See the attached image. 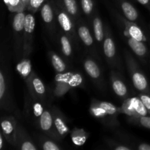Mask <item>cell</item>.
<instances>
[{
    "label": "cell",
    "instance_id": "obj_29",
    "mask_svg": "<svg viewBox=\"0 0 150 150\" xmlns=\"http://www.w3.org/2000/svg\"><path fill=\"white\" fill-rule=\"evenodd\" d=\"M105 143L108 145L110 149H113L115 150H132L134 149L133 146H130L127 145L126 144L121 143L116 140L113 139H105Z\"/></svg>",
    "mask_w": 150,
    "mask_h": 150
},
{
    "label": "cell",
    "instance_id": "obj_4",
    "mask_svg": "<svg viewBox=\"0 0 150 150\" xmlns=\"http://www.w3.org/2000/svg\"><path fill=\"white\" fill-rule=\"evenodd\" d=\"M35 16L32 13L26 15L23 29V57H28L32 53L33 48L34 32L35 29Z\"/></svg>",
    "mask_w": 150,
    "mask_h": 150
},
{
    "label": "cell",
    "instance_id": "obj_39",
    "mask_svg": "<svg viewBox=\"0 0 150 150\" xmlns=\"http://www.w3.org/2000/svg\"><path fill=\"white\" fill-rule=\"evenodd\" d=\"M23 2V4H24V5L26 6V7L27 8V5H28V3H29V0H22Z\"/></svg>",
    "mask_w": 150,
    "mask_h": 150
},
{
    "label": "cell",
    "instance_id": "obj_25",
    "mask_svg": "<svg viewBox=\"0 0 150 150\" xmlns=\"http://www.w3.org/2000/svg\"><path fill=\"white\" fill-rule=\"evenodd\" d=\"M49 57L52 66L54 67V70L57 71V73H63L65 71L67 66H66L65 62L59 56L57 55L56 53L53 52V51H50Z\"/></svg>",
    "mask_w": 150,
    "mask_h": 150
},
{
    "label": "cell",
    "instance_id": "obj_30",
    "mask_svg": "<svg viewBox=\"0 0 150 150\" xmlns=\"http://www.w3.org/2000/svg\"><path fill=\"white\" fill-rule=\"evenodd\" d=\"M80 4L83 13L87 17H90L95 8L94 0H80Z\"/></svg>",
    "mask_w": 150,
    "mask_h": 150
},
{
    "label": "cell",
    "instance_id": "obj_17",
    "mask_svg": "<svg viewBox=\"0 0 150 150\" xmlns=\"http://www.w3.org/2000/svg\"><path fill=\"white\" fill-rule=\"evenodd\" d=\"M77 33L79 39L82 41L85 46L88 47V48H91V47L93 46L94 40L90 30L87 27V26L81 21L77 22Z\"/></svg>",
    "mask_w": 150,
    "mask_h": 150
},
{
    "label": "cell",
    "instance_id": "obj_2",
    "mask_svg": "<svg viewBox=\"0 0 150 150\" xmlns=\"http://www.w3.org/2000/svg\"><path fill=\"white\" fill-rule=\"evenodd\" d=\"M125 59L130 74L133 84L137 90L141 92H146L149 89V84L146 78L139 68L137 62L132 54L127 50L125 51Z\"/></svg>",
    "mask_w": 150,
    "mask_h": 150
},
{
    "label": "cell",
    "instance_id": "obj_15",
    "mask_svg": "<svg viewBox=\"0 0 150 150\" xmlns=\"http://www.w3.org/2000/svg\"><path fill=\"white\" fill-rule=\"evenodd\" d=\"M51 113H52L53 119H54V125L57 132L62 139L65 137L70 132V130L66 122L64 115H63L62 113L56 107H53L51 109Z\"/></svg>",
    "mask_w": 150,
    "mask_h": 150
},
{
    "label": "cell",
    "instance_id": "obj_22",
    "mask_svg": "<svg viewBox=\"0 0 150 150\" xmlns=\"http://www.w3.org/2000/svg\"><path fill=\"white\" fill-rule=\"evenodd\" d=\"M59 42L63 55L67 58H70L73 54L72 40L62 31L59 33Z\"/></svg>",
    "mask_w": 150,
    "mask_h": 150
},
{
    "label": "cell",
    "instance_id": "obj_36",
    "mask_svg": "<svg viewBox=\"0 0 150 150\" xmlns=\"http://www.w3.org/2000/svg\"><path fill=\"white\" fill-rule=\"evenodd\" d=\"M136 149L139 150H150V145L146 143H140L136 144Z\"/></svg>",
    "mask_w": 150,
    "mask_h": 150
},
{
    "label": "cell",
    "instance_id": "obj_23",
    "mask_svg": "<svg viewBox=\"0 0 150 150\" xmlns=\"http://www.w3.org/2000/svg\"><path fill=\"white\" fill-rule=\"evenodd\" d=\"M97 103L98 105L108 114V115L113 119L114 120L117 122V117L120 114H121V111H120V107L118 108L114 104L111 103L106 102V101H101L96 100Z\"/></svg>",
    "mask_w": 150,
    "mask_h": 150
},
{
    "label": "cell",
    "instance_id": "obj_27",
    "mask_svg": "<svg viewBox=\"0 0 150 150\" xmlns=\"http://www.w3.org/2000/svg\"><path fill=\"white\" fill-rule=\"evenodd\" d=\"M4 2L8 10L13 13L23 12L26 10V6L22 0H4Z\"/></svg>",
    "mask_w": 150,
    "mask_h": 150
},
{
    "label": "cell",
    "instance_id": "obj_11",
    "mask_svg": "<svg viewBox=\"0 0 150 150\" xmlns=\"http://www.w3.org/2000/svg\"><path fill=\"white\" fill-rule=\"evenodd\" d=\"M120 19L122 23L125 25V29L123 33L126 38H133L138 40L143 41V42H145L146 40V38L144 32L135 22L130 21L125 18L120 17Z\"/></svg>",
    "mask_w": 150,
    "mask_h": 150
},
{
    "label": "cell",
    "instance_id": "obj_31",
    "mask_svg": "<svg viewBox=\"0 0 150 150\" xmlns=\"http://www.w3.org/2000/svg\"><path fill=\"white\" fill-rule=\"evenodd\" d=\"M17 69L23 77H29L31 75V64L29 60H23L17 66Z\"/></svg>",
    "mask_w": 150,
    "mask_h": 150
},
{
    "label": "cell",
    "instance_id": "obj_6",
    "mask_svg": "<svg viewBox=\"0 0 150 150\" xmlns=\"http://www.w3.org/2000/svg\"><path fill=\"white\" fill-rule=\"evenodd\" d=\"M38 123H39V126L42 131L48 134V136L53 138V139H57V140L62 139L61 136L57 132V129H56L54 123L52 113L49 110H44Z\"/></svg>",
    "mask_w": 150,
    "mask_h": 150
},
{
    "label": "cell",
    "instance_id": "obj_3",
    "mask_svg": "<svg viewBox=\"0 0 150 150\" xmlns=\"http://www.w3.org/2000/svg\"><path fill=\"white\" fill-rule=\"evenodd\" d=\"M25 11L16 13L13 19V35L15 39V49L16 56H20L21 53H23V29H24Z\"/></svg>",
    "mask_w": 150,
    "mask_h": 150
},
{
    "label": "cell",
    "instance_id": "obj_18",
    "mask_svg": "<svg viewBox=\"0 0 150 150\" xmlns=\"http://www.w3.org/2000/svg\"><path fill=\"white\" fill-rule=\"evenodd\" d=\"M92 27H93L95 40L100 45L101 44L103 43L104 38H105V32H104L102 19L98 13H96V15H95L92 18Z\"/></svg>",
    "mask_w": 150,
    "mask_h": 150
},
{
    "label": "cell",
    "instance_id": "obj_26",
    "mask_svg": "<svg viewBox=\"0 0 150 150\" xmlns=\"http://www.w3.org/2000/svg\"><path fill=\"white\" fill-rule=\"evenodd\" d=\"M131 100L133 107H134L135 113H136V117H135L148 115L149 113H148L147 109L146 108L145 105H144L142 100L139 98V97H133V98H131Z\"/></svg>",
    "mask_w": 150,
    "mask_h": 150
},
{
    "label": "cell",
    "instance_id": "obj_9",
    "mask_svg": "<svg viewBox=\"0 0 150 150\" xmlns=\"http://www.w3.org/2000/svg\"><path fill=\"white\" fill-rule=\"evenodd\" d=\"M16 148L21 150H38V147L33 143L30 136L23 127L18 124L16 131Z\"/></svg>",
    "mask_w": 150,
    "mask_h": 150
},
{
    "label": "cell",
    "instance_id": "obj_33",
    "mask_svg": "<svg viewBox=\"0 0 150 150\" xmlns=\"http://www.w3.org/2000/svg\"><path fill=\"white\" fill-rule=\"evenodd\" d=\"M45 0H29L26 10L32 13H35L45 3Z\"/></svg>",
    "mask_w": 150,
    "mask_h": 150
},
{
    "label": "cell",
    "instance_id": "obj_35",
    "mask_svg": "<svg viewBox=\"0 0 150 150\" xmlns=\"http://www.w3.org/2000/svg\"><path fill=\"white\" fill-rule=\"evenodd\" d=\"M139 98L142 100L144 105H145L146 108L147 109L148 113L150 114V96H149L147 94L144 93V92H142V93L139 95Z\"/></svg>",
    "mask_w": 150,
    "mask_h": 150
},
{
    "label": "cell",
    "instance_id": "obj_37",
    "mask_svg": "<svg viewBox=\"0 0 150 150\" xmlns=\"http://www.w3.org/2000/svg\"><path fill=\"white\" fill-rule=\"evenodd\" d=\"M139 3L146 7H150V0H136Z\"/></svg>",
    "mask_w": 150,
    "mask_h": 150
},
{
    "label": "cell",
    "instance_id": "obj_19",
    "mask_svg": "<svg viewBox=\"0 0 150 150\" xmlns=\"http://www.w3.org/2000/svg\"><path fill=\"white\" fill-rule=\"evenodd\" d=\"M0 102L1 108H8L10 106L9 103L8 87H7L6 76L1 70L0 72Z\"/></svg>",
    "mask_w": 150,
    "mask_h": 150
},
{
    "label": "cell",
    "instance_id": "obj_10",
    "mask_svg": "<svg viewBox=\"0 0 150 150\" xmlns=\"http://www.w3.org/2000/svg\"><path fill=\"white\" fill-rule=\"evenodd\" d=\"M41 17L44 23L46 25L50 32H54L55 29V18L56 15L54 8L53 0L47 1L42 4L40 10Z\"/></svg>",
    "mask_w": 150,
    "mask_h": 150
},
{
    "label": "cell",
    "instance_id": "obj_38",
    "mask_svg": "<svg viewBox=\"0 0 150 150\" xmlns=\"http://www.w3.org/2000/svg\"><path fill=\"white\" fill-rule=\"evenodd\" d=\"M4 139H4L2 133L1 132V133H0V149H3V146H4Z\"/></svg>",
    "mask_w": 150,
    "mask_h": 150
},
{
    "label": "cell",
    "instance_id": "obj_24",
    "mask_svg": "<svg viewBox=\"0 0 150 150\" xmlns=\"http://www.w3.org/2000/svg\"><path fill=\"white\" fill-rule=\"evenodd\" d=\"M88 138V133L83 129L75 127L71 131V139L76 146H81L84 144Z\"/></svg>",
    "mask_w": 150,
    "mask_h": 150
},
{
    "label": "cell",
    "instance_id": "obj_14",
    "mask_svg": "<svg viewBox=\"0 0 150 150\" xmlns=\"http://www.w3.org/2000/svg\"><path fill=\"white\" fill-rule=\"evenodd\" d=\"M83 67L88 76L100 86L103 82L102 73L98 63L92 59L86 58L83 62Z\"/></svg>",
    "mask_w": 150,
    "mask_h": 150
},
{
    "label": "cell",
    "instance_id": "obj_34",
    "mask_svg": "<svg viewBox=\"0 0 150 150\" xmlns=\"http://www.w3.org/2000/svg\"><path fill=\"white\" fill-rule=\"evenodd\" d=\"M33 99H34V103H33V106H32V108H33L34 117H35V118L39 119L40 120L41 115L42 114V113H43L44 110L45 109H44L43 107H42V104H41L39 101L37 100L38 99H35V98H33Z\"/></svg>",
    "mask_w": 150,
    "mask_h": 150
},
{
    "label": "cell",
    "instance_id": "obj_12",
    "mask_svg": "<svg viewBox=\"0 0 150 150\" xmlns=\"http://www.w3.org/2000/svg\"><path fill=\"white\" fill-rule=\"evenodd\" d=\"M89 111L95 118L100 120L105 125L112 127V126H116L118 124V122L111 119L108 115V114L98 105L96 99L92 100L90 107H89Z\"/></svg>",
    "mask_w": 150,
    "mask_h": 150
},
{
    "label": "cell",
    "instance_id": "obj_13",
    "mask_svg": "<svg viewBox=\"0 0 150 150\" xmlns=\"http://www.w3.org/2000/svg\"><path fill=\"white\" fill-rule=\"evenodd\" d=\"M119 73L112 71L111 73L110 80H111V87L114 93L122 99L125 100L128 97V89L124 81L119 76Z\"/></svg>",
    "mask_w": 150,
    "mask_h": 150
},
{
    "label": "cell",
    "instance_id": "obj_7",
    "mask_svg": "<svg viewBox=\"0 0 150 150\" xmlns=\"http://www.w3.org/2000/svg\"><path fill=\"white\" fill-rule=\"evenodd\" d=\"M103 48L105 57L108 63L112 65H115V61L117 59V50L111 30L108 26H107L106 29H105V38L103 43Z\"/></svg>",
    "mask_w": 150,
    "mask_h": 150
},
{
    "label": "cell",
    "instance_id": "obj_21",
    "mask_svg": "<svg viewBox=\"0 0 150 150\" xmlns=\"http://www.w3.org/2000/svg\"><path fill=\"white\" fill-rule=\"evenodd\" d=\"M64 8L70 16L73 18L75 23L79 21L80 19V10L79 4L76 0H62Z\"/></svg>",
    "mask_w": 150,
    "mask_h": 150
},
{
    "label": "cell",
    "instance_id": "obj_32",
    "mask_svg": "<svg viewBox=\"0 0 150 150\" xmlns=\"http://www.w3.org/2000/svg\"><path fill=\"white\" fill-rule=\"evenodd\" d=\"M129 121L134 124L139 125L145 128L150 129V117L143 116L139 117H129Z\"/></svg>",
    "mask_w": 150,
    "mask_h": 150
},
{
    "label": "cell",
    "instance_id": "obj_16",
    "mask_svg": "<svg viewBox=\"0 0 150 150\" xmlns=\"http://www.w3.org/2000/svg\"><path fill=\"white\" fill-rule=\"evenodd\" d=\"M118 2L125 18L130 21L136 22L139 18V13L136 7L127 0H118Z\"/></svg>",
    "mask_w": 150,
    "mask_h": 150
},
{
    "label": "cell",
    "instance_id": "obj_20",
    "mask_svg": "<svg viewBox=\"0 0 150 150\" xmlns=\"http://www.w3.org/2000/svg\"><path fill=\"white\" fill-rule=\"evenodd\" d=\"M127 42L130 49L139 57H144L147 53V48L143 41L138 40L133 38H127Z\"/></svg>",
    "mask_w": 150,
    "mask_h": 150
},
{
    "label": "cell",
    "instance_id": "obj_8",
    "mask_svg": "<svg viewBox=\"0 0 150 150\" xmlns=\"http://www.w3.org/2000/svg\"><path fill=\"white\" fill-rule=\"evenodd\" d=\"M26 83L28 85L29 93L35 99L40 100L44 98L45 95V87L44 83L38 76L34 73H31L27 78Z\"/></svg>",
    "mask_w": 150,
    "mask_h": 150
},
{
    "label": "cell",
    "instance_id": "obj_28",
    "mask_svg": "<svg viewBox=\"0 0 150 150\" xmlns=\"http://www.w3.org/2000/svg\"><path fill=\"white\" fill-rule=\"evenodd\" d=\"M40 147L43 150H61L62 147L57 144L54 141L41 136L38 139Z\"/></svg>",
    "mask_w": 150,
    "mask_h": 150
},
{
    "label": "cell",
    "instance_id": "obj_5",
    "mask_svg": "<svg viewBox=\"0 0 150 150\" xmlns=\"http://www.w3.org/2000/svg\"><path fill=\"white\" fill-rule=\"evenodd\" d=\"M18 122L12 116L4 117L1 119V129L5 141L10 145L16 147V131H17Z\"/></svg>",
    "mask_w": 150,
    "mask_h": 150
},
{
    "label": "cell",
    "instance_id": "obj_1",
    "mask_svg": "<svg viewBox=\"0 0 150 150\" xmlns=\"http://www.w3.org/2000/svg\"><path fill=\"white\" fill-rule=\"evenodd\" d=\"M56 18L62 31L70 38L73 42H78V33L74 27L75 21L64 8L62 0H53Z\"/></svg>",
    "mask_w": 150,
    "mask_h": 150
}]
</instances>
